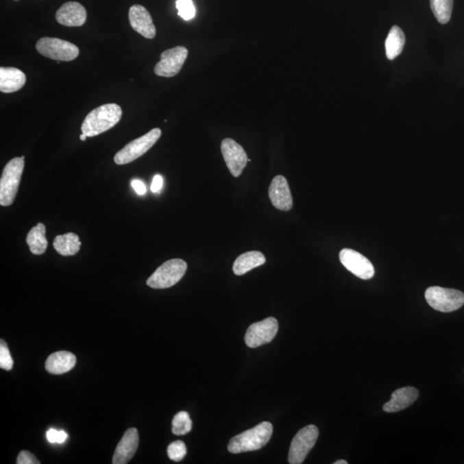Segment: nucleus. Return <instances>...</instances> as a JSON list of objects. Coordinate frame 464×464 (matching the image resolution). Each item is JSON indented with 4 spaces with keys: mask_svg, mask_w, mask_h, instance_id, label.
I'll use <instances>...</instances> for the list:
<instances>
[{
    "mask_svg": "<svg viewBox=\"0 0 464 464\" xmlns=\"http://www.w3.org/2000/svg\"><path fill=\"white\" fill-rule=\"evenodd\" d=\"M123 110L118 104L108 103L88 114L81 127L82 134L94 137L114 127L121 119Z\"/></svg>",
    "mask_w": 464,
    "mask_h": 464,
    "instance_id": "nucleus-1",
    "label": "nucleus"
},
{
    "mask_svg": "<svg viewBox=\"0 0 464 464\" xmlns=\"http://www.w3.org/2000/svg\"><path fill=\"white\" fill-rule=\"evenodd\" d=\"M273 425L270 422H262L255 428L233 437L229 443V452L239 454L262 448L269 443L273 435Z\"/></svg>",
    "mask_w": 464,
    "mask_h": 464,
    "instance_id": "nucleus-2",
    "label": "nucleus"
},
{
    "mask_svg": "<svg viewBox=\"0 0 464 464\" xmlns=\"http://www.w3.org/2000/svg\"><path fill=\"white\" fill-rule=\"evenodd\" d=\"M25 169V159L15 158L5 165L0 179V205L9 206L14 202Z\"/></svg>",
    "mask_w": 464,
    "mask_h": 464,
    "instance_id": "nucleus-3",
    "label": "nucleus"
},
{
    "mask_svg": "<svg viewBox=\"0 0 464 464\" xmlns=\"http://www.w3.org/2000/svg\"><path fill=\"white\" fill-rule=\"evenodd\" d=\"M188 265L182 259H171L162 264L147 281L154 289H166L175 286L184 276Z\"/></svg>",
    "mask_w": 464,
    "mask_h": 464,
    "instance_id": "nucleus-4",
    "label": "nucleus"
},
{
    "mask_svg": "<svg viewBox=\"0 0 464 464\" xmlns=\"http://www.w3.org/2000/svg\"><path fill=\"white\" fill-rule=\"evenodd\" d=\"M426 300L430 306L441 313H452L464 304V294L459 290L431 286L426 291Z\"/></svg>",
    "mask_w": 464,
    "mask_h": 464,
    "instance_id": "nucleus-5",
    "label": "nucleus"
},
{
    "mask_svg": "<svg viewBox=\"0 0 464 464\" xmlns=\"http://www.w3.org/2000/svg\"><path fill=\"white\" fill-rule=\"evenodd\" d=\"M161 135L162 131L159 128H154L143 136L131 141L115 154L114 158L115 164L123 165L136 160L157 143Z\"/></svg>",
    "mask_w": 464,
    "mask_h": 464,
    "instance_id": "nucleus-6",
    "label": "nucleus"
},
{
    "mask_svg": "<svg viewBox=\"0 0 464 464\" xmlns=\"http://www.w3.org/2000/svg\"><path fill=\"white\" fill-rule=\"evenodd\" d=\"M36 50L42 56L57 62H71L80 54V49L73 43L59 38L43 37L36 43Z\"/></svg>",
    "mask_w": 464,
    "mask_h": 464,
    "instance_id": "nucleus-7",
    "label": "nucleus"
},
{
    "mask_svg": "<svg viewBox=\"0 0 464 464\" xmlns=\"http://www.w3.org/2000/svg\"><path fill=\"white\" fill-rule=\"evenodd\" d=\"M319 431L316 426L310 425L301 429L291 443L288 461L291 464H301L316 445Z\"/></svg>",
    "mask_w": 464,
    "mask_h": 464,
    "instance_id": "nucleus-8",
    "label": "nucleus"
},
{
    "mask_svg": "<svg viewBox=\"0 0 464 464\" xmlns=\"http://www.w3.org/2000/svg\"><path fill=\"white\" fill-rule=\"evenodd\" d=\"M279 323L276 318L269 317L252 325L246 332L245 341L248 347L256 348L269 343L277 334Z\"/></svg>",
    "mask_w": 464,
    "mask_h": 464,
    "instance_id": "nucleus-9",
    "label": "nucleus"
},
{
    "mask_svg": "<svg viewBox=\"0 0 464 464\" xmlns=\"http://www.w3.org/2000/svg\"><path fill=\"white\" fill-rule=\"evenodd\" d=\"M188 54V49L182 46L164 51L161 54L160 62L155 66L156 75L166 77L178 75L187 59Z\"/></svg>",
    "mask_w": 464,
    "mask_h": 464,
    "instance_id": "nucleus-10",
    "label": "nucleus"
},
{
    "mask_svg": "<svg viewBox=\"0 0 464 464\" xmlns=\"http://www.w3.org/2000/svg\"><path fill=\"white\" fill-rule=\"evenodd\" d=\"M221 151L230 174L239 178L248 162L245 149L232 138H225L221 143Z\"/></svg>",
    "mask_w": 464,
    "mask_h": 464,
    "instance_id": "nucleus-11",
    "label": "nucleus"
},
{
    "mask_svg": "<svg viewBox=\"0 0 464 464\" xmlns=\"http://www.w3.org/2000/svg\"><path fill=\"white\" fill-rule=\"evenodd\" d=\"M340 260L345 269L360 279L370 280L374 276V267L370 260L354 249H342Z\"/></svg>",
    "mask_w": 464,
    "mask_h": 464,
    "instance_id": "nucleus-12",
    "label": "nucleus"
},
{
    "mask_svg": "<svg viewBox=\"0 0 464 464\" xmlns=\"http://www.w3.org/2000/svg\"><path fill=\"white\" fill-rule=\"evenodd\" d=\"M269 196L274 208L281 211H289L293 205V196L289 185L283 175H277L271 182Z\"/></svg>",
    "mask_w": 464,
    "mask_h": 464,
    "instance_id": "nucleus-13",
    "label": "nucleus"
},
{
    "mask_svg": "<svg viewBox=\"0 0 464 464\" xmlns=\"http://www.w3.org/2000/svg\"><path fill=\"white\" fill-rule=\"evenodd\" d=\"M130 22L135 32L145 38L152 39L156 36V28L150 13L141 5H134L130 10Z\"/></svg>",
    "mask_w": 464,
    "mask_h": 464,
    "instance_id": "nucleus-14",
    "label": "nucleus"
},
{
    "mask_svg": "<svg viewBox=\"0 0 464 464\" xmlns=\"http://www.w3.org/2000/svg\"><path fill=\"white\" fill-rule=\"evenodd\" d=\"M140 437L136 428L128 429L115 449L112 463L127 464L133 459L138 449Z\"/></svg>",
    "mask_w": 464,
    "mask_h": 464,
    "instance_id": "nucleus-15",
    "label": "nucleus"
},
{
    "mask_svg": "<svg viewBox=\"0 0 464 464\" xmlns=\"http://www.w3.org/2000/svg\"><path fill=\"white\" fill-rule=\"evenodd\" d=\"M87 19L86 8L77 2H67L56 12L57 22L64 26L80 27Z\"/></svg>",
    "mask_w": 464,
    "mask_h": 464,
    "instance_id": "nucleus-16",
    "label": "nucleus"
},
{
    "mask_svg": "<svg viewBox=\"0 0 464 464\" xmlns=\"http://www.w3.org/2000/svg\"><path fill=\"white\" fill-rule=\"evenodd\" d=\"M419 398L418 389L414 387H403L393 392L391 400L382 407L386 413L403 411L412 405Z\"/></svg>",
    "mask_w": 464,
    "mask_h": 464,
    "instance_id": "nucleus-17",
    "label": "nucleus"
},
{
    "mask_svg": "<svg viewBox=\"0 0 464 464\" xmlns=\"http://www.w3.org/2000/svg\"><path fill=\"white\" fill-rule=\"evenodd\" d=\"M26 83V75L21 70L15 67L0 69V91L3 93H12L21 90Z\"/></svg>",
    "mask_w": 464,
    "mask_h": 464,
    "instance_id": "nucleus-18",
    "label": "nucleus"
},
{
    "mask_svg": "<svg viewBox=\"0 0 464 464\" xmlns=\"http://www.w3.org/2000/svg\"><path fill=\"white\" fill-rule=\"evenodd\" d=\"M77 358L70 352L60 351L49 355L46 361L45 368L51 374H63L75 367Z\"/></svg>",
    "mask_w": 464,
    "mask_h": 464,
    "instance_id": "nucleus-19",
    "label": "nucleus"
},
{
    "mask_svg": "<svg viewBox=\"0 0 464 464\" xmlns=\"http://www.w3.org/2000/svg\"><path fill=\"white\" fill-rule=\"evenodd\" d=\"M266 262V257L260 252H249L242 254L233 264V272L236 276H243L250 270L263 265Z\"/></svg>",
    "mask_w": 464,
    "mask_h": 464,
    "instance_id": "nucleus-20",
    "label": "nucleus"
},
{
    "mask_svg": "<svg viewBox=\"0 0 464 464\" xmlns=\"http://www.w3.org/2000/svg\"><path fill=\"white\" fill-rule=\"evenodd\" d=\"M26 243L34 255L40 256L46 252L49 243L46 239V227L42 223H37L29 230L27 235Z\"/></svg>",
    "mask_w": 464,
    "mask_h": 464,
    "instance_id": "nucleus-21",
    "label": "nucleus"
},
{
    "mask_svg": "<svg viewBox=\"0 0 464 464\" xmlns=\"http://www.w3.org/2000/svg\"><path fill=\"white\" fill-rule=\"evenodd\" d=\"M80 236L73 232L57 236L53 240V248L60 255L70 256L76 255L80 250Z\"/></svg>",
    "mask_w": 464,
    "mask_h": 464,
    "instance_id": "nucleus-22",
    "label": "nucleus"
},
{
    "mask_svg": "<svg viewBox=\"0 0 464 464\" xmlns=\"http://www.w3.org/2000/svg\"><path fill=\"white\" fill-rule=\"evenodd\" d=\"M406 38L404 33L398 26L392 27L385 42L386 56L393 60L399 56L404 47Z\"/></svg>",
    "mask_w": 464,
    "mask_h": 464,
    "instance_id": "nucleus-23",
    "label": "nucleus"
},
{
    "mask_svg": "<svg viewBox=\"0 0 464 464\" xmlns=\"http://www.w3.org/2000/svg\"><path fill=\"white\" fill-rule=\"evenodd\" d=\"M431 9L437 20L442 25L450 21L453 8V0H431Z\"/></svg>",
    "mask_w": 464,
    "mask_h": 464,
    "instance_id": "nucleus-24",
    "label": "nucleus"
},
{
    "mask_svg": "<svg viewBox=\"0 0 464 464\" xmlns=\"http://www.w3.org/2000/svg\"><path fill=\"white\" fill-rule=\"evenodd\" d=\"M192 429V421L188 413L179 412L175 415L172 422V432L175 435H187Z\"/></svg>",
    "mask_w": 464,
    "mask_h": 464,
    "instance_id": "nucleus-25",
    "label": "nucleus"
},
{
    "mask_svg": "<svg viewBox=\"0 0 464 464\" xmlns=\"http://www.w3.org/2000/svg\"><path fill=\"white\" fill-rule=\"evenodd\" d=\"M175 6L178 10V15L185 21H189L195 18L196 11L192 0H178Z\"/></svg>",
    "mask_w": 464,
    "mask_h": 464,
    "instance_id": "nucleus-26",
    "label": "nucleus"
},
{
    "mask_svg": "<svg viewBox=\"0 0 464 464\" xmlns=\"http://www.w3.org/2000/svg\"><path fill=\"white\" fill-rule=\"evenodd\" d=\"M168 456L169 459L175 462H179L184 459L186 454H187V448L186 445L181 440H178L171 443L168 446Z\"/></svg>",
    "mask_w": 464,
    "mask_h": 464,
    "instance_id": "nucleus-27",
    "label": "nucleus"
},
{
    "mask_svg": "<svg viewBox=\"0 0 464 464\" xmlns=\"http://www.w3.org/2000/svg\"><path fill=\"white\" fill-rule=\"evenodd\" d=\"M0 367L5 371H11L13 367L12 355L4 340L0 341Z\"/></svg>",
    "mask_w": 464,
    "mask_h": 464,
    "instance_id": "nucleus-28",
    "label": "nucleus"
},
{
    "mask_svg": "<svg viewBox=\"0 0 464 464\" xmlns=\"http://www.w3.org/2000/svg\"><path fill=\"white\" fill-rule=\"evenodd\" d=\"M47 439L50 443H62L66 441L67 439L66 432L64 431H57L56 429H49L47 432Z\"/></svg>",
    "mask_w": 464,
    "mask_h": 464,
    "instance_id": "nucleus-29",
    "label": "nucleus"
},
{
    "mask_svg": "<svg viewBox=\"0 0 464 464\" xmlns=\"http://www.w3.org/2000/svg\"><path fill=\"white\" fill-rule=\"evenodd\" d=\"M16 463L18 464H39L40 462L36 459V457L32 453L23 450L19 453L18 459H16Z\"/></svg>",
    "mask_w": 464,
    "mask_h": 464,
    "instance_id": "nucleus-30",
    "label": "nucleus"
},
{
    "mask_svg": "<svg viewBox=\"0 0 464 464\" xmlns=\"http://www.w3.org/2000/svg\"><path fill=\"white\" fill-rule=\"evenodd\" d=\"M162 178L161 175H155L154 180H152V184L151 186V191L152 193H158L162 187Z\"/></svg>",
    "mask_w": 464,
    "mask_h": 464,
    "instance_id": "nucleus-31",
    "label": "nucleus"
},
{
    "mask_svg": "<svg viewBox=\"0 0 464 464\" xmlns=\"http://www.w3.org/2000/svg\"><path fill=\"white\" fill-rule=\"evenodd\" d=\"M132 186H133L135 192H136L138 195H143L145 194V192H147V188H145L143 182L134 180L132 182Z\"/></svg>",
    "mask_w": 464,
    "mask_h": 464,
    "instance_id": "nucleus-32",
    "label": "nucleus"
},
{
    "mask_svg": "<svg viewBox=\"0 0 464 464\" xmlns=\"http://www.w3.org/2000/svg\"><path fill=\"white\" fill-rule=\"evenodd\" d=\"M334 464H347V462L345 460H339L334 462Z\"/></svg>",
    "mask_w": 464,
    "mask_h": 464,
    "instance_id": "nucleus-33",
    "label": "nucleus"
},
{
    "mask_svg": "<svg viewBox=\"0 0 464 464\" xmlns=\"http://www.w3.org/2000/svg\"><path fill=\"white\" fill-rule=\"evenodd\" d=\"M86 138H87V136L84 134H82L80 135V140L82 141H86Z\"/></svg>",
    "mask_w": 464,
    "mask_h": 464,
    "instance_id": "nucleus-34",
    "label": "nucleus"
}]
</instances>
